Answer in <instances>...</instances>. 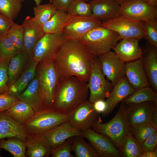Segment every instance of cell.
Wrapping results in <instances>:
<instances>
[{
	"label": "cell",
	"mask_w": 157,
	"mask_h": 157,
	"mask_svg": "<svg viewBox=\"0 0 157 157\" xmlns=\"http://www.w3.org/2000/svg\"><path fill=\"white\" fill-rule=\"evenodd\" d=\"M96 57L79 40H67L53 60L59 80L74 76L88 83Z\"/></svg>",
	"instance_id": "cell-1"
},
{
	"label": "cell",
	"mask_w": 157,
	"mask_h": 157,
	"mask_svg": "<svg viewBox=\"0 0 157 157\" xmlns=\"http://www.w3.org/2000/svg\"><path fill=\"white\" fill-rule=\"evenodd\" d=\"M89 88L87 83L72 76L59 80L56 89L53 108L68 114L87 100Z\"/></svg>",
	"instance_id": "cell-2"
},
{
	"label": "cell",
	"mask_w": 157,
	"mask_h": 157,
	"mask_svg": "<svg viewBox=\"0 0 157 157\" xmlns=\"http://www.w3.org/2000/svg\"><path fill=\"white\" fill-rule=\"evenodd\" d=\"M91 128L97 132L106 136L120 151L123 138L129 132L126 104L121 102L117 112L111 119L103 123L99 117Z\"/></svg>",
	"instance_id": "cell-3"
},
{
	"label": "cell",
	"mask_w": 157,
	"mask_h": 157,
	"mask_svg": "<svg viewBox=\"0 0 157 157\" xmlns=\"http://www.w3.org/2000/svg\"><path fill=\"white\" fill-rule=\"evenodd\" d=\"M36 74L42 108H53L56 91L59 80L53 60L38 63Z\"/></svg>",
	"instance_id": "cell-4"
},
{
	"label": "cell",
	"mask_w": 157,
	"mask_h": 157,
	"mask_svg": "<svg viewBox=\"0 0 157 157\" xmlns=\"http://www.w3.org/2000/svg\"><path fill=\"white\" fill-rule=\"evenodd\" d=\"M119 40L117 33L101 26L91 30L79 40L91 53L97 57L111 51Z\"/></svg>",
	"instance_id": "cell-5"
},
{
	"label": "cell",
	"mask_w": 157,
	"mask_h": 157,
	"mask_svg": "<svg viewBox=\"0 0 157 157\" xmlns=\"http://www.w3.org/2000/svg\"><path fill=\"white\" fill-rule=\"evenodd\" d=\"M68 121V114L58 112L54 108H44L35 112L22 125L28 134L39 135Z\"/></svg>",
	"instance_id": "cell-6"
},
{
	"label": "cell",
	"mask_w": 157,
	"mask_h": 157,
	"mask_svg": "<svg viewBox=\"0 0 157 157\" xmlns=\"http://www.w3.org/2000/svg\"><path fill=\"white\" fill-rule=\"evenodd\" d=\"M101 26L110 29L117 33L119 40L144 38L143 22L136 20L119 15L109 20L101 22Z\"/></svg>",
	"instance_id": "cell-7"
},
{
	"label": "cell",
	"mask_w": 157,
	"mask_h": 157,
	"mask_svg": "<svg viewBox=\"0 0 157 157\" xmlns=\"http://www.w3.org/2000/svg\"><path fill=\"white\" fill-rule=\"evenodd\" d=\"M67 40L62 33H45L36 44L32 58L38 63L54 60Z\"/></svg>",
	"instance_id": "cell-8"
},
{
	"label": "cell",
	"mask_w": 157,
	"mask_h": 157,
	"mask_svg": "<svg viewBox=\"0 0 157 157\" xmlns=\"http://www.w3.org/2000/svg\"><path fill=\"white\" fill-rule=\"evenodd\" d=\"M88 83L90 92L89 101L92 103L107 98L113 89V86L106 78L102 71L98 57H96L93 63Z\"/></svg>",
	"instance_id": "cell-9"
},
{
	"label": "cell",
	"mask_w": 157,
	"mask_h": 157,
	"mask_svg": "<svg viewBox=\"0 0 157 157\" xmlns=\"http://www.w3.org/2000/svg\"><path fill=\"white\" fill-rule=\"evenodd\" d=\"M101 22L92 16H75L68 13L62 34L67 40H79L91 30L100 26Z\"/></svg>",
	"instance_id": "cell-10"
},
{
	"label": "cell",
	"mask_w": 157,
	"mask_h": 157,
	"mask_svg": "<svg viewBox=\"0 0 157 157\" xmlns=\"http://www.w3.org/2000/svg\"><path fill=\"white\" fill-rule=\"evenodd\" d=\"M99 115L94 109L93 104L87 100L69 113L68 116L72 127L82 132L91 128Z\"/></svg>",
	"instance_id": "cell-11"
},
{
	"label": "cell",
	"mask_w": 157,
	"mask_h": 157,
	"mask_svg": "<svg viewBox=\"0 0 157 157\" xmlns=\"http://www.w3.org/2000/svg\"><path fill=\"white\" fill-rule=\"evenodd\" d=\"M120 15L141 22L157 19V6L141 0H131L120 5Z\"/></svg>",
	"instance_id": "cell-12"
},
{
	"label": "cell",
	"mask_w": 157,
	"mask_h": 157,
	"mask_svg": "<svg viewBox=\"0 0 157 157\" xmlns=\"http://www.w3.org/2000/svg\"><path fill=\"white\" fill-rule=\"evenodd\" d=\"M98 57L104 74L113 86L125 77L126 64L114 52L110 51Z\"/></svg>",
	"instance_id": "cell-13"
},
{
	"label": "cell",
	"mask_w": 157,
	"mask_h": 157,
	"mask_svg": "<svg viewBox=\"0 0 157 157\" xmlns=\"http://www.w3.org/2000/svg\"><path fill=\"white\" fill-rule=\"evenodd\" d=\"M81 136L88 140L97 152L99 157H121L120 151L104 134L91 128L82 132Z\"/></svg>",
	"instance_id": "cell-14"
},
{
	"label": "cell",
	"mask_w": 157,
	"mask_h": 157,
	"mask_svg": "<svg viewBox=\"0 0 157 157\" xmlns=\"http://www.w3.org/2000/svg\"><path fill=\"white\" fill-rule=\"evenodd\" d=\"M127 105V115L129 126L150 123L152 113L157 103L146 101Z\"/></svg>",
	"instance_id": "cell-15"
},
{
	"label": "cell",
	"mask_w": 157,
	"mask_h": 157,
	"mask_svg": "<svg viewBox=\"0 0 157 157\" xmlns=\"http://www.w3.org/2000/svg\"><path fill=\"white\" fill-rule=\"evenodd\" d=\"M23 31L22 51L32 57L34 47L37 42L45 34L42 28L34 22L33 17L27 16L21 25Z\"/></svg>",
	"instance_id": "cell-16"
},
{
	"label": "cell",
	"mask_w": 157,
	"mask_h": 157,
	"mask_svg": "<svg viewBox=\"0 0 157 157\" xmlns=\"http://www.w3.org/2000/svg\"><path fill=\"white\" fill-rule=\"evenodd\" d=\"M140 40L126 38L122 40L113 48L118 58L124 63L133 61L142 58L143 51L140 47Z\"/></svg>",
	"instance_id": "cell-17"
},
{
	"label": "cell",
	"mask_w": 157,
	"mask_h": 157,
	"mask_svg": "<svg viewBox=\"0 0 157 157\" xmlns=\"http://www.w3.org/2000/svg\"><path fill=\"white\" fill-rule=\"evenodd\" d=\"M25 157H48L53 150L49 141L42 135L28 134L25 142Z\"/></svg>",
	"instance_id": "cell-18"
},
{
	"label": "cell",
	"mask_w": 157,
	"mask_h": 157,
	"mask_svg": "<svg viewBox=\"0 0 157 157\" xmlns=\"http://www.w3.org/2000/svg\"><path fill=\"white\" fill-rule=\"evenodd\" d=\"M125 76L129 84L135 90L150 86L142 58L126 64Z\"/></svg>",
	"instance_id": "cell-19"
},
{
	"label": "cell",
	"mask_w": 157,
	"mask_h": 157,
	"mask_svg": "<svg viewBox=\"0 0 157 157\" xmlns=\"http://www.w3.org/2000/svg\"><path fill=\"white\" fill-rule=\"evenodd\" d=\"M88 3L92 16L101 22L120 15V5L113 0H92Z\"/></svg>",
	"instance_id": "cell-20"
},
{
	"label": "cell",
	"mask_w": 157,
	"mask_h": 157,
	"mask_svg": "<svg viewBox=\"0 0 157 157\" xmlns=\"http://www.w3.org/2000/svg\"><path fill=\"white\" fill-rule=\"evenodd\" d=\"M42 135L49 141L54 149L70 137L81 136L82 132L73 128L68 121L62 123Z\"/></svg>",
	"instance_id": "cell-21"
},
{
	"label": "cell",
	"mask_w": 157,
	"mask_h": 157,
	"mask_svg": "<svg viewBox=\"0 0 157 157\" xmlns=\"http://www.w3.org/2000/svg\"><path fill=\"white\" fill-rule=\"evenodd\" d=\"M135 90L131 87L125 77L120 79L113 86L105 100L107 108L103 117H107L118 104L131 94Z\"/></svg>",
	"instance_id": "cell-22"
},
{
	"label": "cell",
	"mask_w": 157,
	"mask_h": 157,
	"mask_svg": "<svg viewBox=\"0 0 157 157\" xmlns=\"http://www.w3.org/2000/svg\"><path fill=\"white\" fill-rule=\"evenodd\" d=\"M142 59L150 85L157 93V47L147 42Z\"/></svg>",
	"instance_id": "cell-23"
},
{
	"label": "cell",
	"mask_w": 157,
	"mask_h": 157,
	"mask_svg": "<svg viewBox=\"0 0 157 157\" xmlns=\"http://www.w3.org/2000/svg\"><path fill=\"white\" fill-rule=\"evenodd\" d=\"M38 64L32 57L30 58L24 70L15 81L8 88L6 93L17 98L35 77Z\"/></svg>",
	"instance_id": "cell-24"
},
{
	"label": "cell",
	"mask_w": 157,
	"mask_h": 157,
	"mask_svg": "<svg viewBox=\"0 0 157 157\" xmlns=\"http://www.w3.org/2000/svg\"><path fill=\"white\" fill-rule=\"evenodd\" d=\"M28 134L23 126L12 119L5 111H0V139L15 137L25 142Z\"/></svg>",
	"instance_id": "cell-25"
},
{
	"label": "cell",
	"mask_w": 157,
	"mask_h": 157,
	"mask_svg": "<svg viewBox=\"0 0 157 157\" xmlns=\"http://www.w3.org/2000/svg\"><path fill=\"white\" fill-rule=\"evenodd\" d=\"M30 58L27 54L22 51L19 52L10 60L7 70L8 88L15 81L23 72L28 63Z\"/></svg>",
	"instance_id": "cell-26"
},
{
	"label": "cell",
	"mask_w": 157,
	"mask_h": 157,
	"mask_svg": "<svg viewBox=\"0 0 157 157\" xmlns=\"http://www.w3.org/2000/svg\"><path fill=\"white\" fill-rule=\"evenodd\" d=\"M17 98L20 101L30 106L35 112L42 109L41 105L38 80L36 74L26 88Z\"/></svg>",
	"instance_id": "cell-27"
},
{
	"label": "cell",
	"mask_w": 157,
	"mask_h": 157,
	"mask_svg": "<svg viewBox=\"0 0 157 157\" xmlns=\"http://www.w3.org/2000/svg\"><path fill=\"white\" fill-rule=\"evenodd\" d=\"M5 111L12 119L21 125L29 119L35 113L30 106L20 101Z\"/></svg>",
	"instance_id": "cell-28"
},
{
	"label": "cell",
	"mask_w": 157,
	"mask_h": 157,
	"mask_svg": "<svg viewBox=\"0 0 157 157\" xmlns=\"http://www.w3.org/2000/svg\"><path fill=\"white\" fill-rule=\"evenodd\" d=\"M68 15L67 11L57 9L51 18L42 27L43 31L45 33H62Z\"/></svg>",
	"instance_id": "cell-29"
},
{
	"label": "cell",
	"mask_w": 157,
	"mask_h": 157,
	"mask_svg": "<svg viewBox=\"0 0 157 157\" xmlns=\"http://www.w3.org/2000/svg\"><path fill=\"white\" fill-rule=\"evenodd\" d=\"M120 152L123 157H141L143 153L140 144L130 132L123 138Z\"/></svg>",
	"instance_id": "cell-30"
},
{
	"label": "cell",
	"mask_w": 157,
	"mask_h": 157,
	"mask_svg": "<svg viewBox=\"0 0 157 157\" xmlns=\"http://www.w3.org/2000/svg\"><path fill=\"white\" fill-rule=\"evenodd\" d=\"M146 101L157 103V93L150 86L135 90L121 102L128 104Z\"/></svg>",
	"instance_id": "cell-31"
},
{
	"label": "cell",
	"mask_w": 157,
	"mask_h": 157,
	"mask_svg": "<svg viewBox=\"0 0 157 157\" xmlns=\"http://www.w3.org/2000/svg\"><path fill=\"white\" fill-rule=\"evenodd\" d=\"M82 136L73 137L72 150L76 157H99L95 149Z\"/></svg>",
	"instance_id": "cell-32"
},
{
	"label": "cell",
	"mask_w": 157,
	"mask_h": 157,
	"mask_svg": "<svg viewBox=\"0 0 157 157\" xmlns=\"http://www.w3.org/2000/svg\"><path fill=\"white\" fill-rule=\"evenodd\" d=\"M6 140L0 139V147L10 153L14 157H25V142L18 138H7Z\"/></svg>",
	"instance_id": "cell-33"
},
{
	"label": "cell",
	"mask_w": 157,
	"mask_h": 157,
	"mask_svg": "<svg viewBox=\"0 0 157 157\" xmlns=\"http://www.w3.org/2000/svg\"><path fill=\"white\" fill-rule=\"evenodd\" d=\"M34 16L33 18L35 22L42 28L54 14L57 9L51 3L34 6L33 8Z\"/></svg>",
	"instance_id": "cell-34"
},
{
	"label": "cell",
	"mask_w": 157,
	"mask_h": 157,
	"mask_svg": "<svg viewBox=\"0 0 157 157\" xmlns=\"http://www.w3.org/2000/svg\"><path fill=\"white\" fill-rule=\"evenodd\" d=\"M129 131L140 144L157 129L150 123H145L130 126Z\"/></svg>",
	"instance_id": "cell-35"
},
{
	"label": "cell",
	"mask_w": 157,
	"mask_h": 157,
	"mask_svg": "<svg viewBox=\"0 0 157 157\" xmlns=\"http://www.w3.org/2000/svg\"><path fill=\"white\" fill-rule=\"evenodd\" d=\"M21 2L19 0H0V14L13 20L20 11Z\"/></svg>",
	"instance_id": "cell-36"
},
{
	"label": "cell",
	"mask_w": 157,
	"mask_h": 157,
	"mask_svg": "<svg viewBox=\"0 0 157 157\" xmlns=\"http://www.w3.org/2000/svg\"><path fill=\"white\" fill-rule=\"evenodd\" d=\"M67 12L73 15L92 16V12L88 3L83 0H74L69 5Z\"/></svg>",
	"instance_id": "cell-37"
},
{
	"label": "cell",
	"mask_w": 157,
	"mask_h": 157,
	"mask_svg": "<svg viewBox=\"0 0 157 157\" xmlns=\"http://www.w3.org/2000/svg\"><path fill=\"white\" fill-rule=\"evenodd\" d=\"M144 38L150 45L157 47V19L143 22Z\"/></svg>",
	"instance_id": "cell-38"
},
{
	"label": "cell",
	"mask_w": 157,
	"mask_h": 157,
	"mask_svg": "<svg viewBox=\"0 0 157 157\" xmlns=\"http://www.w3.org/2000/svg\"><path fill=\"white\" fill-rule=\"evenodd\" d=\"M6 37L19 51H22L23 46V31L22 25L15 23L9 30Z\"/></svg>",
	"instance_id": "cell-39"
},
{
	"label": "cell",
	"mask_w": 157,
	"mask_h": 157,
	"mask_svg": "<svg viewBox=\"0 0 157 157\" xmlns=\"http://www.w3.org/2000/svg\"><path fill=\"white\" fill-rule=\"evenodd\" d=\"M19 52L7 37L0 40V60H10Z\"/></svg>",
	"instance_id": "cell-40"
},
{
	"label": "cell",
	"mask_w": 157,
	"mask_h": 157,
	"mask_svg": "<svg viewBox=\"0 0 157 157\" xmlns=\"http://www.w3.org/2000/svg\"><path fill=\"white\" fill-rule=\"evenodd\" d=\"M73 137L69 138L63 143L54 149L51 157H74L71 153Z\"/></svg>",
	"instance_id": "cell-41"
},
{
	"label": "cell",
	"mask_w": 157,
	"mask_h": 157,
	"mask_svg": "<svg viewBox=\"0 0 157 157\" xmlns=\"http://www.w3.org/2000/svg\"><path fill=\"white\" fill-rule=\"evenodd\" d=\"M9 61L0 60V94L6 93L8 88L7 70Z\"/></svg>",
	"instance_id": "cell-42"
},
{
	"label": "cell",
	"mask_w": 157,
	"mask_h": 157,
	"mask_svg": "<svg viewBox=\"0 0 157 157\" xmlns=\"http://www.w3.org/2000/svg\"><path fill=\"white\" fill-rule=\"evenodd\" d=\"M17 97L11 96L6 93L0 94V111L6 110L14 104L19 101Z\"/></svg>",
	"instance_id": "cell-43"
},
{
	"label": "cell",
	"mask_w": 157,
	"mask_h": 157,
	"mask_svg": "<svg viewBox=\"0 0 157 157\" xmlns=\"http://www.w3.org/2000/svg\"><path fill=\"white\" fill-rule=\"evenodd\" d=\"M140 144L143 152L157 150V131L153 133Z\"/></svg>",
	"instance_id": "cell-44"
},
{
	"label": "cell",
	"mask_w": 157,
	"mask_h": 157,
	"mask_svg": "<svg viewBox=\"0 0 157 157\" xmlns=\"http://www.w3.org/2000/svg\"><path fill=\"white\" fill-rule=\"evenodd\" d=\"M14 23L13 20L0 14V40L6 37L9 30Z\"/></svg>",
	"instance_id": "cell-45"
},
{
	"label": "cell",
	"mask_w": 157,
	"mask_h": 157,
	"mask_svg": "<svg viewBox=\"0 0 157 157\" xmlns=\"http://www.w3.org/2000/svg\"><path fill=\"white\" fill-rule=\"evenodd\" d=\"M74 0H50L51 3L57 10H63L67 12L68 7Z\"/></svg>",
	"instance_id": "cell-46"
},
{
	"label": "cell",
	"mask_w": 157,
	"mask_h": 157,
	"mask_svg": "<svg viewBox=\"0 0 157 157\" xmlns=\"http://www.w3.org/2000/svg\"><path fill=\"white\" fill-rule=\"evenodd\" d=\"M93 104L95 110L100 114H101L103 116L107 108L106 103L104 99L98 100Z\"/></svg>",
	"instance_id": "cell-47"
},
{
	"label": "cell",
	"mask_w": 157,
	"mask_h": 157,
	"mask_svg": "<svg viewBox=\"0 0 157 157\" xmlns=\"http://www.w3.org/2000/svg\"><path fill=\"white\" fill-rule=\"evenodd\" d=\"M150 123L157 129V107L152 113Z\"/></svg>",
	"instance_id": "cell-48"
},
{
	"label": "cell",
	"mask_w": 157,
	"mask_h": 157,
	"mask_svg": "<svg viewBox=\"0 0 157 157\" xmlns=\"http://www.w3.org/2000/svg\"><path fill=\"white\" fill-rule=\"evenodd\" d=\"M157 150L154 151L143 152L141 157H157Z\"/></svg>",
	"instance_id": "cell-49"
},
{
	"label": "cell",
	"mask_w": 157,
	"mask_h": 157,
	"mask_svg": "<svg viewBox=\"0 0 157 157\" xmlns=\"http://www.w3.org/2000/svg\"><path fill=\"white\" fill-rule=\"evenodd\" d=\"M153 6H157V0H141Z\"/></svg>",
	"instance_id": "cell-50"
},
{
	"label": "cell",
	"mask_w": 157,
	"mask_h": 157,
	"mask_svg": "<svg viewBox=\"0 0 157 157\" xmlns=\"http://www.w3.org/2000/svg\"><path fill=\"white\" fill-rule=\"evenodd\" d=\"M117 4L120 5L131 0H113Z\"/></svg>",
	"instance_id": "cell-51"
},
{
	"label": "cell",
	"mask_w": 157,
	"mask_h": 157,
	"mask_svg": "<svg viewBox=\"0 0 157 157\" xmlns=\"http://www.w3.org/2000/svg\"><path fill=\"white\" fill-rule=\"evenodd\" d=\"M21 2L24 1V0H19ZM35 3L36 6H38L41 3L42 1V0H33Z\"/></svg>",
	"instance_id": "cell-52"
},
{
	"label": "cell",
	"mask_w": 157,
	"mask_h": 157,
	"mask_svg": "<svg viewBox=\"0 0 157 157\" xmlns=\"http://www.w3.org/2000/svg\"><path fill=\"white\" fill-rule=\"evenodd\" d=\"M84 1L86 2H89L90 1H91L92 0H83Z\"/></svg>",
	"instance_id": "cell-53"
},
{
	"label": "cell",
	"mask_w": 157,
	"mask_h": 157,
	"mask_svg": "<svg viewBox=\"0 0 157 157\" xmlns=\"http://www.w3.org/2000/svg\"><path fill=\"white\" fill-rule=\"evenodd\" d=\"M1 149H2L0 147V153L1 152ZM3 157L0 154V157Z\"/></svg>",
	"instance_id": "cell-54"
}]
</instances>
